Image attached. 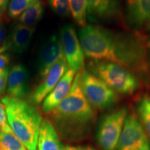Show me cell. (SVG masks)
Segmentation results:
<instances>
[{"label":"cell","mask_w":150,"mask_h":150,"mask_svg":"<svg viewBox=\"0 0 150 150\" xmlns=\"http://www.w3.org/2000/svg\"><path fill=\"white\" fill-rule=\"evenodd\" d=\"M125 21L134 31L145 27L150 21V0H125Z\"/></svg>","instance_id":"8fae6325"},{"label":"cell","mask_w":150,"mask_h":150,"mask_svg":"<svg viewBox=\"0 0 150 150\" xmlns=\"http://www.w3.org/2000/svg\"><path fill=\"white\" fill-rule=\"evenodd\" d=\"M84 54L91 60L114 63L138 76H149L147 39L137 31H117L86 24L79 32Z\"/></svg>","instance_id":"6da1fadb"},{"label":"cell","mask_w":150,"mask_h":150,"mask_svg":"<svg viewBox=\"0 0 150 150\" xmlns=\"http://www.w3.org/2000/svg\"><path fill=\"white\" fill-rule=\"evenodd\" d=\"M0 130L8 133L13 132L8 122L5 107L1 102H0Z\"/></svg>","instance_id":"603a6c76"},{"label":"cell","mask_w":150,"mask_h":150,"mask_svg":"<svg viewBox=\"0 0 150 150\" xmlns=\"http://www.w3.org/2000/svg\"><path fill=\"white\" fill-rule=\"evenodd\" d=\"M88 20L93 22H111L122 14L120 0H86Z\"/></svg>","instance_id":"9c48e42d"},{"label":"cell","mask_w":150,"mask_h":150,"mask_svg":"<svg viewBox=\"0 0 150 150\" xmlns=\"http://www.w3.org/2000/svg\"><path fill=\"white\" fill-rule=\"evenodd\" d=\"M10 62V56L8 54H4L0 50V69H6Z\"/></svg>","instance_id":"d4e9b609"},{"label":"cell","mask_w":150,"mask_h":150,"mask_svg":"<svg viewBox=\"0 0 150 150\" xmlns=\"http://www.w3.org/2000/svg\"><path fill=\"white\" fill-rule=\"evenodd\" d=\"M49 4L55 13L61 17H68L70 13L68 0H48Z\"/></svg>","instance_id":"7402d4cb"},{"label":"cell","mask_w":150,"mask_h":150,"mask_svg":"<svg viewBox=\"0 0 150 150\" xmlns=\"http://www.w3.org/2000/svg\"><path fill=\"white\" fill-rule=\"evenodd\" d=\"M136 111L140 122L148 136L150 137V96L142 95L136 103Z\"/></svg>","instance_id":"ac0fdd59"},{"label":"cell","mask_w":150,"mask_h":150,"mask_svg":"<svg viewBox=\"0 0 150 150\" xmlns=\"http://www.w3.org/2000/svg\"><path fill=\"white\" fill-rule=\"evenodd\" d=\"M147 42L148 46H149V47H150V35L147 38Z\"/></svg>","instance_id":"4dcf8cb0"},{"label":"cell","mask_w":150,"mask_h":150,"mask_svg":"<svg viewBox=\"0 0 150 150\" xmlns=\"http://www.w3.org/2000/svg\"><path fill=\"white\" fill-rule=\"evenodd\" d=\"M76 71L69 68L63 75L55 88L52 90L42 104V110L45 113H50L58 106L70 92L74 81Z\"/></svg>","instance_id":"4fadbf2b"},{"label":"cell","mask_w":150,"mask_h":150,"mask_svg":"<svg viewBox=\"0 0 150 150\" xmlns=\"http://www.w3.org/2000/svg\"><path fill=\"white\" fill-rule=\"evenodd\" d=\"M60 40L69 67L76 72L81 71L84 67L85 54L76 30L72 24H67L62 27Z\"/></svg>","instance_id":"ba28073f"},{"label":"cell","mask_w":150,"mask_h":150,"mask_svg":"<svg viewBox=\"0 0 150 150\" xmlns=\"http://www.w3.org/2000/svg\"><path fill=\"white\" fill-rule=\"evenodd\" d=\"M44 13V7L41 0H35L28 8L19 16V23L27 27L35 28V25L42 19Z\"/></svg>","instance_id":"e0dca14e"},{"label":"cell","mask_w":150,"mask_h":150,"mask_svg":"<svg viewBox=\"0 0 150 150\" xmlns=\"http://www.w3.org/2000/svg\"><path fill=\"white\" fill-rule=\"evenodd\" d=\"M62 59H65L61 43L56 35H53L44 43L40 49L38 59V72L41 77L47 74L52 67Z\"/></svg>","instance_id":"7c38bea8"},{"label":"cell","mask_w":150,"mask_h":150,"mask_svg":"<svg viewBox=\"0 0 150 150\" xmlns=\"http://www.w3.org/2000/svg\"><path fill=\"white\" fill-rule=\"evenodd\" d=\"M0 150H27L13 133L0 130Z\"/></svg>","instance_id":"ffe728a7"},{"label":"cell","mask_w":150,"mask_h":150,"mask_svg":"<svg viewBox=\"0 0 150 150\" xmlns=\"http://www.w3.org/2000/svg\"><path fill=\"white\" fill-rule=\"evenodd\" d=\"M116 150H150L149 136L135 113L127 115Z\"/></svg>","instance_id":"52a82bcc"},{"label":"cell","mask_w":150,"mask_h":150,"mask_svg":"<svg viewBox=\"0 0 150 150\" xmlns=\"http://www.w3.org/2000/svg\"><path fill=\"white\" fill-rule=\"evenodd\" d=\"M38 147L39 150H65L52 122L42 119L39 130Z\"/></svg>","instance_id":"2e32d148"},{"label":"cell","mask_w":150,"mask_h":150,"mask_svg":"<svg viewBox=\"0 0 150 150\" xmlns=\"http://www.w3.org/2000/svg\"><path fill=\"white\" fill-rule=\"evenodd\" d=\"M10 0H0V16L5 12L8 7Z\"/></svg>","instance_id":"484cf974"},{"label":"cell","mask_w":150,"mask_h":150,"mask_svg":"<svg viewBox=\"0 0 150 150\" xmlns=\"http://www.w3.org/2000/svg\"><path fill=\"white\" fill-rule=\"evenodd\" d=\"M145 27L146 30H147V31H148V32H150V21L148 22L147 24H146V26Z\"/></svg>","instance_id":"f1b7e54d"},{"label":"cell","mask_w":150,"mask_h":150,"mask_svg":"<svg viewBox=\"0 0 150 150\" xmlns=\"http://www.w3.org/2000/svg\"><path fill=\"white\" fill-rule=\"evenodd\" d=\"M148 66H149V73L150 76V53L149 54V56H148Z\"/></svg>","instance_id":"f546056e"},{"label":"cell","mask_w":150,"mask_h":150,"mask_svg":"<svg viewBox=\"0 0 150 150\" xmlns=\"http://www.w3.org/2000/svg\"><path fill=\"white\" fill-rule=\"evenodd\" d=\"M80 86L84 96L93 108L106 110L118 101L117 93L88 70L80 71Z\"/></svg>","instance_id":"5b68a950"},{"label":"cell","mask_w":150,"mask_h":150,"mask_svg":"<svg viewBox=\"0 0 150 150\" xmlns=\"http://www.w3.org/2000/svg\"><path fill=\"white\" fill-rule=\"evenodd\" d=\"M128 115L126 107L105 114L101 119L97 134L99 145L104 150H115Z\"/></svg>","instance_id":"8992f818"},{"label":"cell","mask_w":150,"mask_h":150,"mask_svg":"<svg viewBox=\"0 0 150 150\" xmlns=\"http://www.w3.org/2000/svg\"><path fill=\"white\" fill-rule=\"evenodd\" d=\"M35 28L27 27L20 23L12 26L9 35L8 40L6 42L8 49L14 54H22L29 47Z\"/></svg>","instance_id":"9a60e30c"},{"label":"cell","mask_w":150,"mask_h":150,"mask_svg":"<svg viewBox=\"0 0 150 150\" xmlns=\"http://www.w3.org/2000/svg\"><path fill=\"white\" fill-rule=\"evenodd\" d=\"M35 0H10L8 7V16L10 18H18Z\"/></svg>","instance_id":"44dd1931"},{"label":"cell","mask_w":150,"mask_h":150,"mask_svg":"<svg viewBox=\"0 0 150 150\" xmlns=\"http://www.w3.org/2000/svg\"><path fill=\"white\" fill-rule=\"evenodd\" d=\"M9 71L8 69H0V95H3L7 88Z\"/></svg>","instance_id":"cb8c5ba5"},{"label":"cell","mask_w":150,"mask_h":150,"mask_svg":"<svg viewBox=\"0 0 150 150\" xmlns=\"http://www.w3.org/2000/svg\"><path fill=\"white\" fill-rule=\"evenodd\" d=\"M87 67L89 72L102 79L117 94L131 95L140 88L138 75L115 63L91 60Z\"/></svg>","instance_id":"277c9868"},{"label":"cell","mask_w":150,"mask_h":150,"mask_svg":"<svg viewBox=\"0 0 150 150\" xmlns=\"http://www.w3.org/2000/svg\"><path fill=\"white\" fill-rule=\"evenodd\" d=\"M70 68L65 59L60 60L50 69L43 80L34 90L31 97L33 104H40L46 97L52 91L60 79Z\"/></svg>","instance_id":"30bf717a"},{"label":"cell","mask_w":150,"mask_h":150,"mask_svg":"<svg viewBox=\"0 0 150 150\" xmlns=\"http://www.w3.org/2000/svg\"><path fill=\"white\" fill-rule=\"evenodd\" d=\"M50 114L63 131H82L95 121V112L81 88L80 72L75 75L67 96Z\"/></svg>","instance_id":"7a4b0ae2"},{"label":"cell","mask_w":150,"mask_h":150,"mask_svg":"<svg viewBox=\"0 0 150 150\" xmlns=\"http://www.w3.org/2000/svg\"><path fill=\"white\" fill-rule=\"evenodd\" d=\"M29 72L24 65L16 64L9 71L7 93L8 96L24 99L29 92Z\"/></svg>","instance_id":"5bb4252c"},{"label":"cell","mask_w":150,"mask_h":150,"mask_svg":"<svg viewBox=\"0 0 150 150\" xmlns=\"http://www.w3.org/2000/svg\"><path fill=\"white\" fill-rule=\"evenodd\" d=\"M5 28L4 27V25L1 23H0V48L1 47V46L3 45L2 42L4 41L5 37Z\"/></svg>","instance_id":"83f0119b"},{"label":"cell","mask_w":150,"mask_h":150,"mask_svg":"<svg viewBox=\"0 0 150 150\" xmlns=\"http://www.w3.org/2000/svg\"><path fill=\"white\" fill-rule=\"evenodd\" d=\"M70 13L74 22L81 27L87 24V2L86 0H68Z\"/></svg>","instance_id":"d6986e66"},{"label":"cell","mask_w":150,"mask_h":150,"mask_svg":"<svg viewBox=\"0 0 150 150\" xmlns=\"http://www.w3.org/2000/svg\"><path fill=\"white\" fill-rule=\"evenodd\" d=\"M65 150H95L93 148L91 147H81V146H77V147H74V146H67L65 147Z\"/></svg>","instance_id":"4316f807"},{"label":"cell","mask_w":150,"mask_h":150,"mask_svg":"<svg viewBox=\"0 0 150 150\" xmlns=\"http://www.w3.org/2000/svg\"><path fill=\"white\" fill-rule=\"evenodd\" d=\"M7 120L15 136L29 150H35L42 118L38 109L24 99L3 97Z\"/></svg>","instance_id":"3957f363"}]
</instances>
